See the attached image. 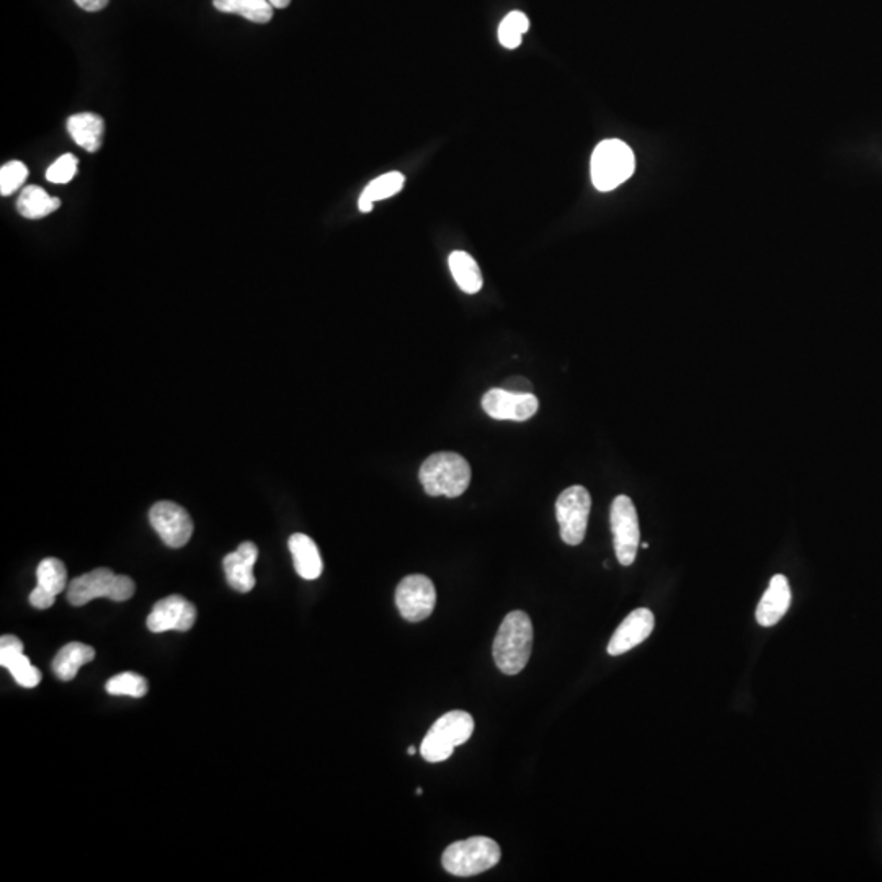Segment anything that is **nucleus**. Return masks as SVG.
<instances>
[{
	"mask_svg": "<svg viewBox=\"0 0 882 882\" xmlns=\"http://www.w3.org/2000/svg\"><path fill=\"white\" fill-rule=\"evenodd\" d=\"M789 605H791V588L788 579L781 574L775 575L755 613L758 623L765 628L775 626L786 615Z\"/></svg>",
	"mask_w": 882,
	"mask_h": 882,
	"instance_id": "nucleus-15",
	"label": "nucleus"
},
{
	"mask_svg": "<svg viewBox=\"0 0 882 882\" xmlns=\"http://www.w3.org/2000/svg\"><path fill=\"white\" fill-rule=\"evenodd\" d=\"M533 649V624L525 611H512L500 624L494 641V660L500 672L518 675L525 669Z\"/></svg>",
	"mask_w": 882,
	"mask_h": 882,
	"instance_id": "nucleus-1",
	"label": "nucleus"
},
{
	"mask_svg": "<svg viewBox=\"0 0 882 882\" xmlns=\"http://www.w3.org/2000/svg\"><path fill=\"white\" fill-rule=\"evenodd\" d=\"M67 131L77 146L87 152H97L102 147L105 121L95 113H77L67 120Z\"/></svg>",
	"mask_w": 882,
	"mask_h": 882,
	"instance_id": "nucleus-17",
	"label": "nucleus"
},
{
	"mask_svg": "<svg viewBox=\"0 0 882 882\" xmlns=\"http://www.w3.org/2000/svg\"><path fill=\"white\" fill-rule=\"evenodd\" d=\"M530 28V20L523 12H510L507 17L502 20L499 27L500 45L507 49H517L522 45V38Z\"/></svg>",
	"mask_w": 882,
	"mask_h": 882,
	"instance_id": "nucleus-24",
	"label": "nucleus"
},
{
	"mask_svg": "<svg viewBox=\"0 0 882 882\" xmlns=\"http://www.w3.org/2000/svg\"><path fill=\"white\" fill-rule=\"evenodd\" d=\"M105 688L113 696L143 698L149 690V685H147L146 678L141 677L138 673L125 672L110 678Z\"/></svg>",
	"mask_w": 882,
	"mask_h": 882,
	"instance_id": "nucleus-25",
	"label": "nucleus"
},
{
	"mask_svg": "<svg viewBox=\"0 0 882 882\" xmlns=\"http://www.w3.org/2000/svg\"><path fill=\"white\" fill-rule=\"evenodd\" d=\"M214 7L223 14H236L254 23H268L273 18V7L268 0H213Z\"/></svg>",
	"mask_w": 882,
	"mask_h": 882,
	"instance_id": "nucleus-22",
	"label": "nucleus"
},
{
	"mask_svg": "<svg viewBox=\"0 0 882 882\" xmlns=\"http://www.w3.org/2000/svg\"><path fill=\"white\" fill-rule=\"evenodd\" d=\"M28 169L27 165L20 161H12L9 164L2 165L0 169V195H14L23 183L27 182Z\"/></svg>",
	"mask_w": 882,
	"mask_h": 882,
	"instance_id": "nucleus-26",
	"label": "nucleus"
},
{
	"mask_svg": "<svg viewBox=\"0 0 882 882\" xmlns=\"http://www.w3.org/2000/svg\"><path fill=\"white\" fill-rule=\"evenodd\" d=\"M397 610L404 620L419 623L432 615L437 605V590L427 575H407L396 590Z\"/></svg>",
	"mask_w": 882,
	"mask_h": 882,
	"instance_id": "nucleus-8",
	"label": "nucleus"
},
{
	"mask_svg": "<svg viewBox=\"0 0 882 882\" xmlns=\"http://www.w3.org/2000/svg\"><path fill=\"white\" fill-rule=\"evenodd\" d=\"M538 407V397L533 392L518 394L504 388H495L482 397V409L495 420L525 422L538 412Z\"/></svg>",
	"mask_w": 882,
	"mask_h": 882,
	"instance_id": "nucleus-10",
	"label": "nucleus"
},
{
	"mask_svg": "<svg viewBox=\"0 0 882 882\" xmlns=\"http://www.w3.org/2000/svg\"><path fill=\"white\" fill-rule=\"evenodd\" d=\"M407 753H409V755H415V747H409V749H407Z\"/></svg>",
	"mask_w": 882,
	"mask_h": 882,
	"instance_id": "nucleus-34",
	"label": "nucleus"
},
{
	"mask_svg": "<svg viewBox=\"0 0 882 882\" xmlns=\"http://www.w3.org/2000/svg\"><path fill=\"white\" fill-rule=\"evenodd\" d=\"M636 169V159L628 144L620 139H606L592 154V182L600 192H611L623 185Z\"/></svg>",
	"mask_w": 882,
	"mask_h": 882,
	"instance_id": "nucleus-4",
	"label": "nucleus"
},
{
	"mask_svg": "<svg viewBox=\"0 0 882 882\" xmlns=\"http://www.w3.org/2000/svg\"><path fill=\"white\" fill-rule=\"evenodd\" d=\"M654 615L647 608H637L620 624L608 644V654L621 655L639 646L654 631Z\"/></svg>",
	"mask_w": 882,
	"mask_h": 882,
	"instance_id": "nucleus-13",
	"label": "nucleus"
},
{
	"mask_svg": "<svg viewBox=\"0 0 882 882\" xmlns=\"http://www.w3.org/2000/svg\"><path fill=\"white\" fill-rule=\"evenodd\" d=\"M116 577L112 569H95L72 580L67 587V600L74 606H84L95 598L115 597Z\"/></svg>",
	"mask_w": 882,
	"mask_h": 882,
	"instance_id": "nucleus-12",
	"label": "nucleus"
},
{
	"mask_svg": "<svg viewBox=\"0 0 882 882\" xmlns=\"http://www.w3.org/2000/svg\"><path fill=\"white\" fill-rule=\"evenodd\" d=\"M79 159L74 154H64L46 170V180L51 183H69L77 174Z\"/></svg>",
	"mask_w": 882,
	"mask_h": 882,
	"instance_id": "nucleus-28",
	"label": "nucleus"
},
{
	"mask_svg": "<svg viewBox=\"0 0 882 882\" xmlns=\"http://www.w3.org/2000/svg\"><path fill=\"white\" fill-rule=\"evenodd\" d=\"M502 850L499 843L489 837H471L468 840L453 843L446 848L441 856V865L445 871L466 878L477 876L494 868L500 861Z\"/></svg>",
	"mask_w": 882,
	"mask_h": 882,
	"instance_id": "nucleus-3",
	"label": "nucleus"
},
{
	"mask_svg": "<svg viewBox=\"0 0 882 882\" xmlns=\"http://www.w3.org/2000/svg\"><path fill=\"white\" fill-rule=\"evenodd\" d=\"M592 497L585 487L572 486L556 500V517L561 526V538L569 546H579L587 533L588 515Z\"/></svg>",
	"mask_w": 882,
	"mask_h": 882,
	"instance_id": "nucleus-6",
	"label": "nucleus"
},
{
	"mask_svg": "<svg viewBox=\"0 0 882 882\" xmlns=\"http://www.w3.org/2000/svg\"><path fill=\"white\" fill-rule=\"evenodd\" d=\"M110 0H76V4L87 12H98L107 7Z\"/></svg>",
	"mask_w": 882,
	"mask_h": 882,
	"instance_id": "nucleus-32",
	"label": "nucleus"
},
{
	"mask_svg": "<svg viewBox=\"0 0 882 882\" xmlns=\"http://www.w3.org/2000/svg\"><path fill=\"white\" fill-rule=\"evenodd\" d=\"M257 557H259V549L250 541L242 543L234 553L224 557L226 579L237 592L249 593L255 587L254 566Z\"/></svg>",
	"mask_w": 882,
	"mask_h": 882,
	"instance_id": "nucleus-14",
	"label": "nucleus"
},
{
	"mask_svg": "<svg viewBox=\"0 0 882 882\" xmlns=\"http://www.w3.org/2000/svg\"><path fill=\"white\" fill-rule=\"evenodd\" d=\"M23 654V644L18 637L2 636L0 639V665L7 669V665L12 660L17 659L18 655Z\"/></svg>",
	"mask_w": 882,
	"mask_h": 882,
	"instance_id": "nucleus-29",
	"label": "nucleus"
},
{
	"mask_svg": "<svg viewBox=\"0 0 882 882\" xmlns=\"http://www.w3.org/2000/svg\"><path fill=\"white\" fill-rule=\"evenodd\" d=\"M474 732V719L466 711H451L441 716L425 735L420 753L428 763L445 762L453 755L458 745L471 739Z\"/></svg>",
	"mask_w": 882,
	"mask_h": 882,
	"instance_id": "nucleus-5",
	"label": "nucleus"
},
{
	"mask_svg": "<svg viewBox=\"0 0 882 882\" xmlns=\"http://www.w3.org/2000/svg\"><path fill=\"white\" fill-rule=\"evenodd\" d=\"M36 579H38L40 587L46 588L48 592L58 597L67 585L66 566L59 559L48 557L45 561L40 562L38 571H36Z\"/></svg>",
	"mask_w": 882,
	"mask_h": 882,
	"instance_id": "nucleus-23",
	"label": "nucleus"
},
{
	"mask_svg": "<svg viewBox=\"0 0 882 882\" xmlns=\"http://www.w3.org/2000/svg\"><path fill=\"white\" fill-rule=\"evenodd\" d=\"M504 388L507 391L518 392V394H528V392H531V383H528L523 376H518V378L508 379L507 383L504 384Z\"/></svg>",
	"mask_w": 882,
	"mask_h": 882,
	"instance_id": "nucleus-31",
	"label": "nucleus"
},
{
	"mask_svg": "<svg viewBox=\"0 0 882 882\" xmlns=\"http://www.w3.org/2000/svg\"><path fill=\"white\" fill-rule=\"evenodd\" d=\"M419 479L428 495H445L455 499L463 495L471 484V466L458 453L440 451L425 459Z\"/></svg>",
	"mask_w": 882,
	"mask_h": 882,
	"instance_id": "nucleus-2",
	"label": "nucleus"
},
{
	"mask_svg": "<svg viewBox=\"0 0 882 882\" xmlns=\"http://www.w3.org/2000/svg\"><path fill=\"white\" fill-rule=\"evenodd\" d=\"M611 531L615 539V551L621 566H631L639 549V518L636 507L628 495H618L611 504Z\"/></svg>",
	"mask_w": 882,
	"mask_h": 882,
	"instance_id": "nucleus-7",
	"label": "nucleus"
},
{
	"mask_svg": "<svg viewBox=\"0 0 882 882\" xmlns=\"http://www.w3.org/2000/svg\"><path fill=\"white\" fill-rule=\"evenodd\" d=\"M7 670L12 673L15 682L23 688H35L40 685L41 672L30 662L27 655H18L17 659L7 665Z\"/></svg>",
	"mask_w": 882,
	"mask_h": 882,
	"instance_id": "nucleus-27",
	"label": "nucleus"
},
{
	"mask_svg": "<svg viewBox=\"0 0 882 882\" xmlns=\"http://www.w3.org/2000/svg\"><path fill=\"white\" fill-rule=\"evenodd\" d=\"M54 600H56V595L48 592L46 588L40 587V585H36L33 588V592L30 593V605L36 608V610H48V608L54 605Z\"/></svg>",
	"mask_w": 882,
	"mask_h": 882,
	"instance_id": "nucleus-30",
	"label": "nucleus"
},
{
	"mask_svg": "<svg viewBox=\"0 0 882 882\" xmlns=\"http://www.w3.org/2000/svg\"><path fill=\"white\" fill-rule=\"evenodd\" d=\"M448 262L453 278L464 293L476 294L482 290L484 280H482L481 268L471 255L456 250L450 255Z\"/></svg>",
	"mask_w": 882,
	"mask_h": 882,
	"instance_id": "nucleus-21",
	"label": "nucleus"
},
{
	"mask_svg": "<svg viewBox=\"0 0 882 882\" xmlns=\"http://www.w3.org/2000/svg\"><path fill=\"white\" fill-rule=\"evenodd\" d=\"M195 621V606L180 595H170L154 605L151 615L147 616V628L152 633H165V631L185 633L193 628Z\"/></svg>",
	"mask_w": 882,
	"mask_h": 882,
	"instance_id": "nucleus-11",
	"label": "nucleus"
},
{
	"mask_svg": "<svg viewBox=\"0 0 882 882\" xmlns=\"http://www.w3.org/2000/svg\"><path fill=\"white\" fill-rule=\"evenodd\" d=\"M149 520L157 535L169 548H183L193 535L192 517L174 502H157L149 512Z\"/></svg>",
	"mask_w": 882,
	"mask_h": 882,
	"instance_id": "nucleus-9",
	"label": "nucleus"
},
{
	"mask_svg": "<svg viewBox=\"0 0 882 882\" xmlns=\"http://www.w3.org/2000/svg\"><path fill=\"white\" fill-rule=\"evenodd\" d=\"M275 9H286L290 5L291 0H268Z\"/></svg>",
	"mask_w": 882,
	"mask_h": 882,
	"instance_id": "nucleus-33",
	"label": "nucleus"
},
{
	"mask_svg": "<svg viewBox=\"0 0 882 882\" xmlns=\"http://www.w3.org/2000/svg\"><path fill=\"white\" fill-rule=\"evenodd\" d=\"M61 208V200L48 195L46 190L36 185L25 187L18 196L17 210L23 218L41 219Z\"/></svg>",
	"mask_w": 882,
	"mask_h": 882,
	"instance_id": "nucleus-19",
	"label": "nucleus"
},
{
	"mask_svg": "<svg viewBox=\"0 0 882 882\" xmlns=\"http://www.w3.org/2000/svg\"><path fill=\"white\" fill-rule=\"evenodd\" d=\"M95 659V651L92 647L82 642H71L64 646L56 654L53 660V672L63 682H71L76 678L77 672Z\"/></svg>",
	"mask_w": 882,
	"mask_h": 882,
	"instance_id": "nucleus-18",
	"label": "nucleus"
},
{
	"mask_svg": "<svg viewBox=\"0 0 882 882\" xmlns=\"http://www.w3.org/2000/svg\"><path fill=\"white\" fill-rule=\"evenodd\" d=\"M288 546L293 556L294 569L299 577L306 580L319 579L324 571V564L314 539L303 533H294L288 541Z\"/></svg>",
	"mask_w": 882,
	"mask_h": 882,
	"instance_id": "nucleus-16",
	"label": "nucleus"
},
{
	"mask_svg": "<svg viewBox=\"0 0 882 882\" xmlns=\"http://www.w3.org/2000/svg\"><path fill=\"white\" fill-rule=\"evenodd\" d=\"M404 183H406V177L401 172H389V174L381 175L378 179L368 183V187L363 190L360 200H358V208L361 213H370L376 201L386 200V198L397 195L404 188Z\"/></svg>",
	"mask_w": 882,
	"mask_h": 882,
	"instance_id": "nucleus-20",
	"label": "nucleus"
}]
</instances>
